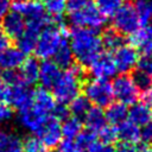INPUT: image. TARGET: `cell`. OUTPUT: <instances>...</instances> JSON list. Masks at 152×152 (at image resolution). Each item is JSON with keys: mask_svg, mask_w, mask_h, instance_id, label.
Returning <instances> with one entry per match:
<instances>
[{"mask_svg": "<svg viewBox=\"0 0 152 152\" xmlns=\"http://www.w3.org/2000/svg\"><path fill=\"white\" fill-rule=\"evenodd\" d=\"M49 118V115H45L40 112H38L37 109H34L32 106L25 110L19 112V122L20 125L27 129L31 133H38L40 131V128L43 127V125L45 124L46 119Z\"/></svg>", "mask_w": 152, "mask_h": 152, "instance_id": "obj_13", "label": "cell"}, {"mask_svg": "<svg viewBox=\"0 0 152 152\" xmlns=\"http://www.w3.org/2000/svg\"><path fill=\"white\" fill-rule=\"evenodd\" d=\"M13 116V109L7 103L0 102V122L8 121Z\"/></svg>", "mask_w": 152, "mask_h": 152, "instance_id": "obj_40", "label": "cell"}, {"mask_svg": "<svg viewBox=\"0 0 152 152\" xmlns=\"http://www.w3.org/2000/svg\"><path fill=\"white\" fill-rule=\"evenodd\" d=\"M84 122H86L87 129H89L94 133L99 132L107 124L104 112L100 107H96V106L90 107L88 113L84 115Z\"/></svg>", "mask_w": 152, "mask_h": 152, "instance_id": "obj_22", "label": "cell"}, {"mask_svg": "<svg viewBox=\"0 0 152 152\" xmlns=\"http://www.w3.org/2000/svg\"><path fill=\"white\" fill-rule=\"evenodd\" d=\"M66 0H45L44 8L48 15L52 17L55 21H59L62 14L65 12V5Z\"/></svg>", "mask_w": 152, "mask_h": 152, "instance_id": "obj_30", "label": "cell"}, {"mask_svg": "<svg viewBox=\"0 0 152 152\" xmlns=\"http://www.w3.org/2000/svg\"><path fill=\"white\" fill-rule=\"evenodd\" d=\"M106 120L110 125H119L124 121H126L127 115H128V109L127 106L121 103V102H114L107 106V109L104 112Z\"/></svg>", "mask_w": 152, "mask_h": 152, "instance_id": "obj_23", "label": "cell"}, {"mask_svg": "<svg viewBox=\"0 0 152 152\" xmlns=\"http://www.w3.org/2000/svg\"><path fill=\"white\" fill-rule=\"evenodd\" d=\"M38 138L43 142V145L48 148L56 147L58 142L62 139V132H61V122L55 116H49L40 128V131L37 133Z\"/></svg>", "mask_w": 152, "mask_h": 152, "instance_id": "obj_11", "label": "cell"}, {"mask_svg": "<svg viewBox=\"0 0 152 152\" xmlns=\"http://www.w3.org/2000/svg\"><path fill=\"white\" fill-rule=\"evenodd\" d=\"M1 78L11 87L15 86V84H19V83H23L19 72L15 71V70H4L2 74H1Z\"/></svg>", "mask_w": 152, "mask_h": 152, "instance_id": "obj_37", "label": "cell"}, {"mask_svg": "<svg viewBox=\"0 0 152 152\" xmlns=\"http://www.w3.org/2000/svg\"><path fill=\"white\" fill-rule=\"evenodd\" d=\"M137 152H152V146H150V145L137 146Z\"/></svg>", "mask_w": 152, "mask_h": 152, "instance_id": "obj_48", "label": "cell"}, {"mask_svg": "<svg viewBox=\"0 0 152 152\" xmlns=\"http://www.w3.org/2000/svg\"><path fill=\"white\" fill-rule=\"evenodd\" d=\"M140 26V20L134 6L127 4L121 7L113 15V28L120 34H131Z\"/></svg>", "mask_w": 152, "mask_h": 152, "instance_id": "obj_8", "label": "cell"}, {"mask_svg": "<svg viewBox=\"0 0 152 152\" xmlns=\"http://www.w3.org/2000/svg\"><path fill=\"white\" fill-rule=\"evenodd\" d=\"M33 90L30 89V86L25 83H19L11 87V94L8 103H11L19 112L25 110L32 106Z\"/></svg>", "mask_w": 152, "mask_h": 152, "instance_id": "obj_12", "label": "cell"}, {"mask_svg": "<svg viewBox=\"0 0 152 152\" xmlns=\"http://www.w3.org/2000/svg\"><path fill=\"white\" fill-rule=\"evenodd\" d=\"M10 44H11V39L5 34V32L2 31V28L0 26V51H2L6 48H8Z\"/></svg>", "mask_w": 152, "mask_h": 152, "instance_id": "obj_47", "label": "cell"}, {"mask_svg": "<svg viewBox=\"0 0 152 152\" xmlns=\"http://www.w3.org/2000/svg\"><path fill=\"white\" fill-rule=\"evenodd\" d=\"M142 131H141V138L146 141V142H150L152 144V121L148 122L147 125L142 126Z\"/></svg>", "mask_w": 152, "mask_h": 152, "instance_id": "obj_44", "label": "cell"}, {"mask_svg": "<svg viewBox=\"0 0 152 152\" xmlns=\"http://www.w3.org/2000/svg\"><path fill=\"white\" fill-rule=\"evenodd\" d=\"M62 71L61 68L50 59H44L42 64H39V75L38 81L40 82L42 87L45 89H52L57 80L59 78Z\"/></svg>", "mask_w": 152, "mask_h": 152, "instance_id": "obj_15", "label": "cell"}, {"mask_svg": "<svg viewBox=\"0 0 152 152\" xmlns=\"http://www.w3.org/2000/svg\"><path fill=\"white\" fill-rule=\"evenodd\" d=\"M141 102L152 108V84L142 90V94H141Z\"/></svg>", "mask_w": 152, "mask_h": 152, "instance_id": "obj_43", "label": "cell"}, {"mask_svg": "<svg viewBox=\"0 0 152 152\" xmlns=\"http://www.w3.org/2000/svg\"><path fill=\"white\" fill-rule=\"evenodd\" d=\"M65 31V27L59 25H51L49 24L45 26L38 34V39L36 43L34 52L38 58L42 59H49L53 57L56 53L62 39H63V32Z\"/></svg>", "mask_w": 152, "mask_h": 152, "instance_id": "obj_4", "label": "cell"}, {"mask_svg": "<svg viewBox=\"0 0 152 152\" xmlns=\"http://www.w3.org/2000/svg\"><path fill=\"white\" fill-rule=\"evenodd\" d=\"M11 94V86H8L1 77H0V102L8 103Z\"/></svg>", "mask_w": 152, "mask_h": 152, "instance_id": "obj_41", "label": "cell"}, {"mask_svg": "<svg viewBox=\"0 0 152 152\" xmlns=\"http://www.w3.org/2000/svg\"><path fill=\"white\" fill-rule=\"evenodd\" d=\"M82 87L84 90V96L96 107L103 108L112 103L113 91L112 84L108 82V80L93 78L87 81Z\"/></svg>", "mask_w": 152, "mask_h": 152, "instance_id": "obj_5", "label": "cell"}, {"mask_svg": "<svg viewBox=\"0 0 152 152\" xmlns=\"http://www.w3.org/2000/svg\"><path fill=\"white\" fill-rule=\"evenodd\" d=\"M102 46H104L108 50H115L119 46L124 45V37L114 28H107L103 31V34L101 37Z\"/></svg>", "mask_w": 152, "mask_h": 152, "instance_id": "obj_27", "label": "cell"}, {"mask_svg": "<svg viewBox=\"0 0 152 152\" xmlns=\"http://www.w3.org/2000/svg\"><path fill=\"white\" fill-rule=\"evenodd\" d=\"M1 28L10 39L11 38L17 39L26 30V21H25L23 15L18 14L15 12H11V13H7L2 18Z\"/></svg>", "mask_w": 152, "mask_h": 152, "instance_id": "obj_14", "label": "cell"}, {"mask_svg": "<svg viewBox=\"0 0 152 152\" xmlns=\"http://www.w3.org/2000/svg\"><path fill=\"white\" fill-rule=\"evenodd\" d=\"M53 58H55L53 62L59 68L68 69L69 66H71L74 64V55H72L70 44H69V42L65 38L62 39V42H61L56 53L53 55Z\"/></svg>", "mask_w": 152, "mask_h": 152, "instance_id": "obj_24", "label": "cell"}, {"mask_svg": "<svg viewBox=\"0 0 152 152\" xmlns=\"http://www.w3.org/2000/svg\"><path fill=\"white\" fill-rule=\"evenodd\" d=\"M90 2H91V0H66L65 11H68L69 13H72V12L82 10Z\"/></svg>", "mask_w": 152, "mask_h": 152, "instance_id": "obj_38", "label": "cell"}, {"mask_svg": "<svg viewBox=\"0 0 152 152\" xmlns=\"http://www.w3.org/2000/svg\"><path fill=\"white\" fill-rule=\"evenodd\" d=\"M95 4L97 10L104 17H110L121 7L122 0H95Z\"/></svg>", "mask_w": 152, "mask_h": 152, "instance_id": "obj_31", "label": "cell"}, {"mask_svg": "<svg viewBox=\"0 0 152 152\" xmlns=\"http://www.w3.org/2000/svg\"><path fill=\"white\" fill-rule=\"evenodd\" d=\"M0 152H23V140L13 132L0 129Z\"/></svg>", "mask_w": 152, "mask_h": 152, "instance_id": "obj_21", "label": "cell"}, {"mask_svg": "<svg viewBox=\"0 0 152 152\" xmlns=\"http://www.w3.org/2000/svg\"><path fill=\"white\" fill-rule=\"evenodd\" d=\"M45 152H52V151H45Z\"/></svg>", "mask_w": 152, "mask_h": 152, "instance_id": "obj_49", "label": "cell"}, {"mask_svg": "<svg viewBox=\"0 0 152 152\" xmlns=\"http://www.w3.org/2000/svg\"><path fill=\"white\" fill-rule=\"evenodd\" d=\"M115 152H137V145L128 142H120L114 150Z\"/></svg>", "mask_w": 152, "mask_h": 152, "instance_id": "obj_45", "label": "cell"}, {"mask_svg": "<svg viewBox=\"0 0 152 152\" xmlns=\"http://www.w3.org/2000/svg\"><path fill=\"white\" fill-rule=\"evenodd\" d=\"M97 133H99L100 142L104 144V145H110L118 139V132H116V127L114 125L106 124Z\"/></svg>", "mask_w": 152, "mask_h": 152, "instance_id": "obj_32", "label": "cell"}, {"mask_svg": "<svg viewBox=\"0 0 152 152\" xmlns=\"http://www.w3.org/2000/svg\"><path fill=\"white\" fill-rule=\"evenodd\" d=\"M82 131V122L78 118L71 116L64 119L63 124L61 125V132L64 139H75L80 132Z\"/></svg>", "mask_w": 152, "mask_h": 152, "instance_id": "obj_26", "label": "cell"}, {"mask_svg": "<svg viewBox=\"0 0 152 152\" xmlns=\"http://www.w3.org/2000/svg\"><path fill=\"white\" fill-rule=\"evenodd\" d=\"M38 34L39 33L26 28L24 31V33L19 38H17V48L24 55H28V53L33 52L34 51V48H36L37 39H38Z\"/></svg>", "mask_w": 152, "mask_h": 152, "instance_id": "obj_25", "label": "cell"}, {"mask_svg": "<svg viewBox=\"0 0 152 152\" xmlns=\"http://www.w3.org/2000/svg\"><path fill=\"white\" fill-rule=\"evenodd\" d=\"M13 12L24 17L26 28L39 33L45 26L50 24V17L45 12L44 6L34 0H13L11 2Z\"/></svg>", "mask_w": 152, "mask_h": 152, "instance_id": "obj_3", "label": "cell"}, {"mask_svg": "<svg viewBox=\"0 0 152 152\" xmlns=\"http://www.w3.org/2000/svg\"><path fill=\"white\" fill-rule=\"evenodd\" d=\"M115 63L116 70L121 74H128L133 71L139 62V52L132 45H121L114 50V55L112 56Z\"/></svg>", "mask_w": 152, "mask_h": 152, "instance_id": "obj_9", "label": "cell"}, {"mask_svg": "<svg viewBox=\"0 0 152 152\" xmlns=\"http://www.w3.org/2000/svg\"><path fill=\"white\" fill-rule=\"evenodd\" d=\"M69 113H71L76 118H82L84 116L88 110L90 109V102L89 100L83 96V95H77L76 97H74L70 102H69Z\"/></svg>", "mask_w": 152, "mask_h": 152, "instance_id": "obj_28", "label": "cell"}, {"mask_svg": "<svg viewBox=\"0 0 152 152\" xmlns=\"http://www.w3.org/2000/svg\"><path fill=\"white\" fill-rule=\"evenodd\" d=\"M23 152H45V146L38 137H27L23 141Z\"/></svg>", "mask_w": 152, "mask_h": 152, "instance_id": "obj_34", "label": "cell"}, {"mask_svg": "<svg viewBox=\"0 0 152 152\" xmlns=\"http://www.w3.org/2000/svg\"><path fill=\"white\" fill-rule=\"evenodd\" d=\"M132 78H133L134 83L137 84V87L139 88V90H140V89L144 90L145 88H147V87H150V86L152 84V81H151L150 76H148L144 70H141V69H139V68L135 70V72H134V75L132 76Z\"/></svg>", "mask_w": 152, "mask_h": 152, "instance_id": "obj_35", "label": "cell"}, {"mask_svg": "<svg viewBox=\"0 0 152 152\" xmlns=\"http://www.w3.org/2000/svg\"><path fill=\"white\" fill-rule=\"evenodd\" d=\"M57 152H84L74 139H64L58 142Z\"/></svg>", "mask_w": 152, "mask_h": 152, "instance_id": "obj_36", "label": "cell"}, {"mask_svg": "<svg viewBox=\"0 0 152 152\" xmlns=\"http://www.w3.org/2000/svg\"><path fill=\"white\" fill-rule=\"evenodd\" d=\"M129 121L138 126H145L152 121V108L146 106L145 103H133L132 107L128 109Z\"/></svg>", "mask_w": 152, "mask_h": 152, "instance_id": "obj_19", "label": "cell"}, {"mask_svg": "<svg viewBox=\"0 0 152 152\" xmlns=\"http://www.w3.org/2000/svg\"><path fill=\"white\" fill-rule=\"evenodd\" d=\"M83 151H88V148L94 144L96 142V134L89 129H86V131H81L80 134L76 137V140H75Z\"/></svg>", "mask_w": 152, "mask_h": 152, "instance_id": "obj_33", "label": "cell"}, {"mask_svg": "<svg viewBox=\"0 0 152 152\" xmlns=\"http://www.w3.org/2000/svg\"><path fill=\"white\" fill-rule=\"evenodd\" d=\"M20 78L23 83L26 86H32L38 81V75H39V63L36 58L28 57L27 59H24L23 64L20 65Z\"/></svg>", "mask_w": 152, "mask_h": 152, "instance_id": "obj_20", "label": "cell"}, {"mask_svg": "<svg viewBox=\"0 0 152 152\" xmlns=\"http://www.w3.org/2000/svg\"><path fill=\"white\" fill-rule=\"evenodd\" d=\"M135 12L140 20V25H146L152 19V0H135Z\"/></svg>", "mask_w": 152, "mask_h": 152, "instance_id": "obj_29", "label": "cell"}, {"mask_svg": "<svg viewBox=\"0 0 152 152\" xmlns=\"http://www.w3.org/2000/svg\"><path fill=\"white\" fill-rule=\"evenodd\" d=\"M84 76V69L81 64L74 63L64 72L52 87V96L58 103L66 104L74 97L80 94L82 88V78Z\"/></svg>", "mask_w": 152, "mask_h": 152, "instance_id": "obj_2", "label": "cell"}, {"mask_svg": "<svg viewBox=\"0 0 152 152\" xmlns=\"http://www.w3.org/2000/svg\"><path fill=\"white\" fill-rule=\"evenodd\" d=\"M89 72L94 78L108 80L116 74V66L109 53L100 52L88 65Z\"/></svg>", "mask_w": 152, "mask_h": 152, "instance_id": "obj_10", "label": "cell"}, {"mask_svg": "<svg viewBox=\"0 0 152 152\" xmlns=\"http://www.w3.org/2000/svg\"><path fill=\"white\" fill-rule=\"evenodd\" d=\"M34 1H40V0H34Z\"/></svg>", "mask_w": 152, "mask_h": 152, "instance_id": "obj_50", "label": "cell"}, {"mask_svg": "<svg viewBox=\"0 0 152 152\" xmlns=\"http://www.w3.org/2000/svg\"><path fill=\"white\" fill-rule=\"evenodd\" d=\"M69 44L74 58H76L82 66H88L102 49L101 37L96 30L87 27H74L70 31Z\"/></svg>", "mask_w": 152, "mask_h": 152, "instance_id": "obj_1", "label": "cell"}, {"mask_svg": "<svg viewBox=\"0 0 152 152\" xmlns=\"http://www.w3.org/2000/svg\"><path fill=\"white\" fill-rule=\"evenodd\" d=\"M139 69L144 70L151 78L152 81V57L150 58H141L140 62H138V65H137Z\"/></svg>", "mask_w": 152, "mask_h": 152, "instance_id": "obj_42", "label": "cell"}, {"mask_svg": "<svg viewBox=\"0 0 152 152\" xmlns=\"http://www.w3.org/2000/svg\"><path fill=\"white\" fill-rule=\"evenodd\" d=\"M56 102L53 96L49 93L48 89L45 88H38L33 91V100H32V107L37 109L38 112L49 115L52 113V109L55 108Z\"/></svg>", "mask_w": 152, "mask_h": 152, "instance_id": "obj_17", "label": "cell"}, {"mask_svg": "<svg viewBox=\"0 0 152 152\" xmlns=\"http://www.w3.org/2000/svg\"><path fill=\"white\" fill-rule=\"evenodd\" d=\"M11 8V0H0V19H2Z\"/></svg>", "mask_w": 152, "mask_h": 152, "instance_id": "obj_46", "label": "cell"}, {"mask_svg": "<svg viewBox=\"0 0 152 152\" xmlns=\"http://www.w3.org/2000/svg\"><path fill=\"white\" fill-rule=\"evenodd\" d=\"M69 21L74 27H87L99 30L106 24V17L94 4H89L80 11L69 13Z\"/></svg>", "mask_w": 152, "mask_h": 152, "instance_id": "obj_6", "label": "cell"}, {"mask_svg": "<svg viewBox=\"0 0 152 152\" xmlns=\"http://www.w3.org/2000/svg\"><path fill=\"white\" fill-rule=\"evenodd\" d=\"M52 116H55V118L58 119L59 121L66 119V118L69 116V109H68L66 104L58 103L57 106H55V108L52 109Z\"/></svg>", "mask_w": 152, "mask_h": 152, "instance_id": "obj_39", "label": "cell"}, {"mask_svg": "<svg viewBox=\"0 0 152 152\" xmlns=\"http://www.w3.org/2000/svg\"><path fill=\"white\" fill-rule=\"evenodd\" d=\"M113 97L124 104H133L139 99V88L134 83L132 76L127 74H121L116 76L112 83Z\"/></svg>", "mask_w": 152, "mask_h": 152, "instance_id": "obj_7", "label": "cell"}, {"mask_svg": "<svg viewBox=\"0 0 152 152\" xmlns=\"http://www.w3.org/2000/svg\"><path fill=\"white\" fill-rule=\"evenodd\" d=\"M116 132L118 139H120L121 142L137 145L141 140V129L138 125L133 124L132 121H124L119 124L116 127Z\"/></svg>", "mask_w": 152, "mask_h": 152, "instance_id": "obj_18", "label": "cell"}, {"mask_svg": "<svg viewBox=\"0 0 152 152\" xmlns=\"http://www.w3.org/2000/svg\"><path fill=\"white\" fill-rule=\"evenodd\" d=\"M25 59V55L18 48H6L0 51V70H15Z\"/></svg>", "mask_w": 152, "mask_h": 152, "instance_id": "obj_16", "label": "cell"}]
</instances>
